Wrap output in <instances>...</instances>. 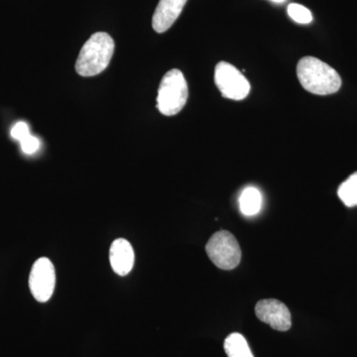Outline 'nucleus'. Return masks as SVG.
<instances>
[{
	"label": "nucleus",
	"mask_w": 357,
	"mask_h": 357,
	"mask_svg": "<svg viewBox=\"0 0 357 357\" xmlns=\"http://www.w3.org/2000/svg\"><path fill=\"white\" fill-rule=\"evenodd\" d=\"M297 76L303 88L314 95H332L342 86V77L337 70L310 56L301 59L298 63Z\"/></svg>",
	"instance_id": "obj_1"
},
{
	"label": "nucleus",
	"mask_w": 357,
	"mask_h": 357,
	"mask_svg": "<svg viewBox=\"0 0 357 357\" xmlns=\"http://www.w3.org/2000/svg\"><path fill=\"white\" fill-rule=\"evenodd\" d=\"M114 53V41L105 32L91 35L79 52L76 63L77 74L82 77H95L109 67Z\"/></svg>",
	"instance_id": "obj_2"
},
{
	"label": "nucleus",
	"mask_w": 357,
	"mask_h": 357,
	"mask_svg": "<svg viewBox=\"0 0 357 357\" xmlns=\"http://www.w3.org/2000/svg\"><path fill=\"white\" fill-rule=\"evenodd\" d=\"M189 96L187 81L180 70L173 69L162 79L157 96V109L166 116H173L184 109Z\"/></svg>",
	"instance_id": "obj_3"
},
{
	"label": "nucleus",
	"mask_w": 357,
	"mask_h": 357,
	"mask_svg": "<svg viewBox=\"0 0 357 357\" xmlns=\"http://www.w3.org/2000/svg\"><path fill=\"white\" fill-rule=\"evenodd\" d=\"M206 251L211 262L220 269L232 270L241 263V246L227 230L215 232L206 243Z\"/></svg>",
	"instance_id": "obj_4"
},
{
	"label": "nucleus",
	"mask_w": 357,
	"mask_h": 357,
	"mask_svg": "<svg viewBox=\"0 0 357 357\" xmlns=\"http://www.w3.org/2000/svg\"><path fill=\"white\" fill-rule=\"evenodd\" d=\"M215 82L223 98L243 100L250 91V84L241 70L227 62H220L215 67Z\"/></svg>",
	"instance_id": "obj_5"
},
{
	"label": "nucleus",
	"mask_w": 357,
	"mask_h": 357,
	"mask_svg": "<svg viewBox=\"0 0 357 357\" xmlns=\"http://www.w3.org/2000/svg\"><path fill=\"white\" fill-rule=\"evenodd\" d=\"M56 285V272L49 258L42 257L33 264L29 276V288L33 297L40 303L51 299Z\"/></svg>",
	"instance_id": "obj_6"
},
{
	"label": "nucleus",
	"mask_w": 357,
	"mask_h": 357,
	"mask_svg": "<svg viewBox=\"0 0 357 357\" xmlns=\"http://www.w3.org/2000/svg\"><path fill=\"white\" fill-rule=\"evenodd\" d=\"M255 314L260 321L279 332H286L292 326L291 312L281 301L275 299L259 301L255 307Z\"/></svg>",
	"instance_id": "obj_7"
},
{
	"label": "nucleus",
	"mask_w": 357,
	"mask_h": 357,
	"mask_svg": "<svg viewBox=\"0 0 357 357\" xmlns=\"http://www.w3.org/2000/svg\"><path fill=\"white\" fill-rule=\"evenodd\" d=\"M188 0H160L152 18V26L157 33L168 31L187 3Z\"/></svg>",
	"instance_id": "obj_8"
},
{
	"label": "nucleus",
	"mask_w": 357,
	"mask_h": 357,
	"mask_svg": "<svg viewBox=\"0 0 357 357\" xmlns=\"http://www.w3.org/2000/svg\"><path fill=\"white\" fill-rule=\"evenodd\" d=\"M110 265L119 276H126L132 270L135 255L132 246L124 238L115 239L110 246Z\"/></svg>",
	"instance_id": "obj_9"
},
{
	"label": "nucleus",
	"mask_w": 357,
	"mask_h": 357,
	"mask_svg": "<svg viewBox=\"0 0 357 357\" xmlns=\"http://www.w3.org/2000/svg\"><path fill=\"white\" fill-rule=\"evenodd\" d=\"M261 192L255 187H248L241 194L239 198V206L244 215H255L261 210Z\"/></svg>",
	"instance_id": "obj_10"
},
{
	"label": "nucleus",
	"mask_w": 357,
	"mask_h": 357,
	"mask_svg": "<svg viewBox=\"0 0 357 357\" xmlns=\"http://www.w3.org/2000/svg\"><path fill=\"white\" fill-rule=\"evenodd\" d=\"M225 354L229 357H255L245 337L238 333H234L225 338Z\"/></svg>",
	"instance_id": "obj_11"
},
{
	"label": "nucleus",
	"mask_w": 357,
	"mask_h": 357,
	"mask_svg": "<svg viewBox=\"0 0 357 357\" xmlns=\"http://www.w3.org/2000/svg\"><path fill=\"white\" fill-rule=\"evenodd\" d=\"M338 197L347 206H357V172L349 176L338 188Z\"/></svg>",
	"instance_id": "obj_12"
},
{
	"label": "nucleus",
	"mask_w": 357,
	"mask_h": 357,
	"mask_svg": "<svg viewBox=\"0 0 357 357\" xmlns=\"http://www.w3.org/2000/svg\"><path fill=\"white\" fill-rule=\"evenodd\" d=\"M288 14L295 22L300 24H309L312 22V15L311 11L307 7L298 3H291L288 6Z\"/></svg>",
	"instance_id": "obj_13"
},
{
	"label": "nucleus",
	"mask_w": 357,
	"mask_h": 357,
	"mask_svg": "<svg viewBox=\"0 0 357 357\" xmlns=\"http://www.w3.org/2000/svg\"><path fill=\"white\" fill-rule=\"evenodd\" d=\"M21 148L26 154H33L39 149L40 141L38 138L29 135L24 140L21 141Z\"/></svg>",
	"instance_id": "obj_14"
},
{
	"label": "nucleus",
	"mask_w": 357,
	"mask_h": 357,
	"mask_svg": "<svg viewBox=\"0 0 357 357\" xmlns=\"http://www.w3.org/2000/svg\"><path fill=\"white\" fill-rule=\"evenodd\" d=\"M29 135V128L25 122H18L11 130V136L14 139L20 141V142Z\"/></svg>",
	"instance_id": "obj_15"
},
{
	"label": "nucleus",
	"mask_w": 357,
	"mask_h": 357,
	"mask_svg": "<svg viewBox=\"0 0 357 357\" xmlns=\"http://www.w3.org/2000/svg\"><path fill=\"white\" fill-rule=\"evenodd\" d=\"M270 1L276 2V3H282V2L285 1V0H270Z\"/></svg>",
	"instance_id": "obj_16"
}]
</instances>
